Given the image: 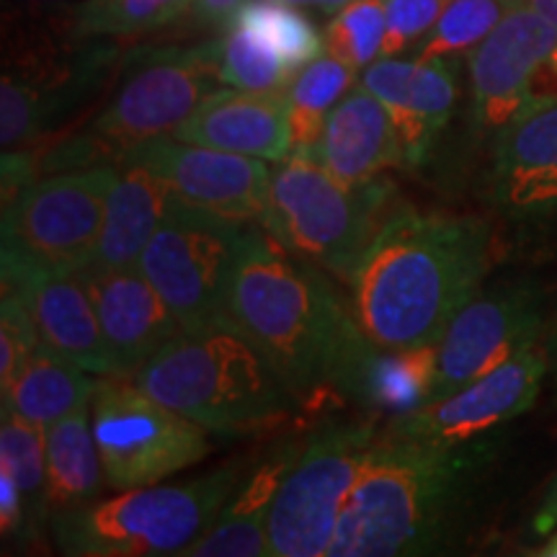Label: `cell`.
<instances>
[{"label": "cell", "mask_w": 557, "mask_h": 557, "mask_svg": "<svg viewBox=\"0 0 557 557\" xmlns=\"http://www.w3.org/2000/svg\"><path fill=\"white\" fill-rule=\"evenodd\" d=\"M194 0H86L73 13L78 37H137L191 11Z\"/></svg>", "instance_id": "1f68e13d"}, {"label": "cell", "mask_w": 557, "mask_h": 557, "mask_svg": "<svg viewBox=\"0 0 557 557\" xmlns=\"http://www.w3.org/2000/svg\"><path fill=\"white\" fill-rule=\"evenodd\" d=\"M308 438H287L253 465L205 537L186 557H263L269 553V513L276 491L295 468Z\"/></svg>", "instance_id": "7402d4cb"}, {"label": "cell", "mask_w": 557, "mask_h": 557, "mask_svg": "<svg viewBox=\"0 0 557 557\" xmlns=\"http://www.w3.org/2000/svg\"><path fill=\"white\" fill-rule=\"evenodd\" d=\"M491 267V225L400 209L351 276V310L377 348L438 344Z\"/></svg>", "instance_id": "7a4b0ae2"}, {"label": "cell", "mask_w": 557, "mask_h": 557, "mask_svg": "<svg viewBox=\"0 0 557 557\" xmlns=\"http://www.w3.org/2000/svg\"><path fill=\"white\" fill-rule=\"evenodd\" d=\"M555 527H557V475L553 478V483L547 485L545 496H542L540 508L532 521L534 534H549Z\"/></svg>", "instance_id": "74e56055"}, {"label": "cell", "mask_w": 557, "mask_h": 557, "mask_svg": "<svg viewBox=\"0 0 557 557\" xmlns=\"http://www.w3.org/2000/svg\"><path fill=\"white\" fill-rule=\"evenodd\" d=\"M387 34L385 0H351L331 18L325 29V52L351 67H367L382 54Z\"/></svg>", "instance_id": "d6a6232c"}, {"label": "cell", "mask_w": 557, "mask_h": 557, "mask_svg": "<svg viewBox=\"0 0 557 557\" xmlns=\"http://www.w3.org/2000/svg\"><path fill=\"white\" fill-rule=\"evenodd\" d=\"M96 380L58 351L39 344L9 393H3V413H18L37 426L50 429L52 423L86 406L94 398Z\"/></svg>", "instance_id": "d4e9b609"}, {"label": "cell", "mask_w": 557, "mask_h": 557, "mask_svg": "<svg viewBox=\"0 0 557 557\" xmlns=\"http://www.w3.org/2000/svg\"><path fill=\"white\" fill-rule=\"evenodd\" d=\"M90 410L103 480L111 491L156 485L212 451L209 429L152 398L132 377L101 374Z\"/></svg>", "instance_id": "52a82bcc"}, {"label": "cell", "mask_w": 557, "mask_h": 557, "mask_svg": "<svg viewBox=\"0 0 557 557\" xmlns=\"http://www.w3.org/2000/svg\"><path fill=\"white\" fill-rule=\"evenodd\" d=\"M176 194L148 165L120 158L116 181L107 199V214L96 246V267H137L139 256L169 212Z\"/></svg>", "instance_id": "603a6c76"}, {"label": "cell", "mask_w": 557, "mask_h": 557, "mask_svg": "<svg viewBox=\"0 0 557 557\" xmlns=\"http://www.w3.org/2000/svg\"><path fill=\"white\" fill-rule=\"evenodd\" d=\"M436 346L377 348L367 377V406H377L395 416L426 406L436 382Z\"/></svg>", "instance_id": "4316f807"}, {"label": "cell", "mask_w": 557, "mask_h": 557, "mask_svg": "<svg viewBox=\"0 0 557 557\" xmlns=\"http://www.w3.org/2000/svg\"><path fill=\"white\" fill-rule=\"evenodd\" d=\"M542 325L545 295L534 284H504L472 297L438 341L431 400L447 398L524 348L537 346Z\"/></svg>", "instance_id": "7c38bea8"}, {"label": "cell", "mask_w": 557, "mask_h": 557, "mask_svg": "<svg viewBox=\"0 0 557 557\" xmlns=\"http://www.w3.org/2000/svg\"><path fill=\"white\" fill-rule=\"evenodd\" d=\"M227 320L267 354L297 403L329 395L364 403L377 346L315 263L297 261L269 230H243Z\"/></svg>", "instance_id": "6da1fadb"}, {"label": "cell", "mask_w": 557, "mask_h": 557, "mask_svg": "<svg viewBox=\"0 0 557 557\" xmlns=\"http://www.w3.org/2000/svg\"><path fill=\"white\" fill-rule=\"evenodd\" d=\"M233 24L246 26L261 41H267L295 73L325 52V34H320L315 24L302 11H297V5L284 0H246L235 13Z\"/></svg>", "instance_id": "83f0119b"}, {"label": "cell", "mask_w": 557, "mask_h": 557, "mask_svg": "<svg viewBox=\"0 0 557 557\" xmlns=\"http://www.w3.org/2000/svg\"><path fill=\"white\" fill-rule=\"evenodd\" d=\"M41 344L37 325L18 295L3 289L0 302V395L9 393L13 380Z\"/></svg>", "instance_id": "836d02e7"}, {"label": "cell", "mask_w": 557, "mask_h": 557, "mask_svg": "<svg viewBox=\"0 0 557 557\" xmlns=\"http://www.w3.org/2000/svg\"><path fill=\"white\" fill-rule=\"evenodd\" d=\"M78 276L99 315L116 377H135L184 331L139 267L109 269L88 263Z\"/></svg>", "instance_id": "e0dca14e"}, {"label": "cell", "mask_w": 557, "mask_h": 557, "mask_svg": "<svg viewBox=\"0 0 557 557\" xmlns=\"http://www.w3.org/2000/svg\"><path fill=\"white\" fill-rule=\"evenodd\" d=\"M545 351H547V359H549V361H553V364L557 367V320H555L553 331H549V336H547Z\"/></svg>", "instance_id": "60d3db41"}, {"label": "cell", "mask_w": 557, "mask_h": 557, "mask_svg": "<svg viewBox=\"0 0 557 557\" xmlns=\"http://www.w3.org/2000/svg\"><path fill=\"white\" fill-rule=\"evenodd\" d=\"M527 0H449L426 37L418 41L416 58H459L475 47Z\"/></svg>", "instance_id": "f1b7e54d"}, {"label": "cell", "mask_w": 557, "mask_h": 557, "mask_svg": "<svg viewBox=\"0 0 557 557\" xmlns=\"http://www.w3.org/2000/svg\"><path fill=\"white\" fill-rule=\"evenodd\" d=\"M557 47V26L521 3L468 54L472 122L496 139L534 101L540 75Z\"/></svg>", "instance_id": "4fadbf2b"}, {"label": "cell", "mask_w": 557, "mask_h": 557, "mask_svg": "<svg viewBox=\"0 0 557 557\" xmlns=\"http://www.w3.org/2000/svg\"><path fill=\"white\" fill-rule=\"evenodd\" d=\"M459 447L389 434L369 449L333 534L331 557L423 555L442 545L462 496Z\"/></svg>", "instance_id": "3957f363"}, {"label": "cell", "mask_w": 557, "mask_h": 557, "mask_svg": "<svg viewBox=\"0 0 557 557\" xmlns=\"http://www.w3.org/2000/svg\"><path fill=\"white\" fill-rule=\"evenodd\" d=\"M246 225L173 199L137 267L184 331L227 318V292Z\"/></svg>", "instance_id": "ba28073f"}, {"label": "cell", "mask_w": 557, "mask_h": 557, "mask_svg": "<svg viewBox=\"0 0 557 557\" xmlns=\"http://www.w3.org/2000/svg\"><path fill=\"white\" fill-rule=\"evenodd\" d=\"M124 156L148 165L178 199L243 222L267 220L271 171L261 158L205 148L176 137H152Z\"/></svg>", "instance_id": "9a60e30c"}, {"label": "cell", "mask_w": 557, "mask_h": 557, "mask_svg": "<svg viewBox=\"0 0 557 557\" xmlns=\"http://www.w3.org/2000/svg\"><path fill=\"white\" fill-rule=\"evenodd\" d=\"M114 181V165L29 181L5 201L3 248L78 274L94 261Z\"/></svg>", "instance_id": "30bf717a"}, {"label": "cell", "mask_w": 557, "mask_h": 557, "mask_svg": "<svg viewBox=\"0 0 557 557\" xmlns=\"http://www.w3.org/2000/svg\"><path fill=\"white\" fill-rule=\"evenodd\" d=\"M173 137L278 163L292 152L289 96L238 88L214 90Z\"/></svg>", "instance_id": "ffe728a7"}, {"label": "cell", "mask_w": 557, "mask_h": 557, "mask_svg": "<svg viewBox=\"0 0 557 557\" xmlns=\"http://www.w3.org/2000/svg\"><path fill=\"white\" fill-rule=\"evenodd\" d=\"M493 199L513 218L557 214V96H542L493 139Z\"/></svg>", "instance_id": "d6986e66"}, {"label": "cell", "mask_w": 557, "mask_h": 557, "mask_svg": "<svg viewBox=\"0 0 557 557\" xmlns=\"http://www.w3.org/2000/svg\"><path fill=\"white\" fill-rule=\"evenodd\" d=\"M389 186L344 184L315 150H292L271 171L263 225L289 253L351 282L382 225L389 220Z\"/></svg>", "instance_id": "8992f818"}, {"label": "cell", "mask_w": 557, "mask_h": 557, "mask_svg": "<svg viewBox=\"0 0 557 557\" xmlns=\"http://www.w3.org/2000/svg\"><path fill=\"white\" fill-rule=\"evenodd\" d=\"M387 34L382 58H398L400 52L418 47L447 9L449 0H385Z\"/></svg>", "instance_id": "e575fe53"}, {"label": "cell", "mask_w": 557, "mask_h": 557, "mask_svg": "<svg viewBox=\"0 0 557 557\" xmlns=\"http://www.w3.org/2000/svg\"><path fill=\"white\" fill-rule=\"evenodd\" d=\"M529 5H532V9H537L542 16H545L547 21H553V24L557 26V0H529ZM547 73H553V78H557V47H555L553 58H549V62H547Z\"/></svg>", "instance_id": "ab89813d"}, {"label": "cell", "mask_w": 557, "mask_h": 557, "mask_svg": "<svg viewBox=\"0 0 557 557\" xmlns=\"http://www.w3.org/2000/svg\"><path fill=\"white\" fill-rule=\"evenodd\" d=\"M354 81H357V67L331 52H323L299 70L287 90L292 150L318 148L331 111L351 90Z\"/></svg>", "instance_id": "484cf974"}, {"label": "cell", "mask_w": 557, "mask_h": 557, "mask_svg": "<svg viewBox=\"0 0 557 557\" xmlns=\"http://www.w3.org/2000/svg\"><path fill=\"white\" fill-rule=\"evenodd\" d=\"M295 70L240 24H230L220 37V78L225 86L256 94H287Z\"/></svg>", "instance_id": "f546056e"}, {"label": "cell", "mask_w": 557, "mask_h": 557, "mask_svg": "<svg viewBox=\"0 0 557 557\" xmlns=\"http://www.w3.org/2000/svg\"><path fill=\"white\" fill-rule=\"evenodd\" d=\"M549 367L545 348L529 346L493 372L442 400L395 416L389 434L436 447H465L472 438L504 426L537 403Z\"/></svg>", "instance_id": "5bb4252c"}, {"label": "cell", "mask_w": 557, "mask_h": 557, "mask_svg": "<svg viewBox=\"0 0 557 557\" xmlns=\"http://www.w3.org/2000/svg\"><path fill=\"white\" fill-rule=\"evenodd\" d=\"M26 519H29V513H26L21 487L9 472L0 470V529H3V537L18 534L21 529H24Z\"/></svg>", "instance_id": "d590c367"}, {"label": "cell", "mask_w": 557, "mask_h": 557, "mask_svg": "<svg viewBox=\"0 0 557 557\" xmlns=\"http://www.w3.org/2000/svg\"><path fill=\"white\" fill-rule=\"evenodd\" d=\"M374 442V426L369 423H336L308 438L271 504V555H329L341 511Z\"/></svg>", "instance_id": "9c48e42d"}, {"label": "cell", "mask_w": 557, "mask_h": 557, "mask_svg": "<svg viewBox=\"0 0 557 557\" xmlns=\"http://www.w3.org/2000/svg\"><path fill=\"white\" fill-rule=\"evenodd\" d=\"M315 152L344 184H367L382 171L406 165L393 116L361 86L348 90L331 111Z\"/></svg>", "instance_id": "44dd1931"}, {"label": "cell", "mask_w": 557, "mask_h": 557, "mask_svg": "<svg viewBox=\"0 0 557 557\" xmlns=\"http://www.w3.org/2000/svg\"><path fill=\"white\" fill-rule=\"evenodd\" d=\"M3 289L21 297L47 348L90 374H114L99 315L78 274L3 248Z\"/></svg>", "instance_id": "2e32d148"}, {"label": "cell", "mask_w": 557, "mask_h": 557, "mask_svg": "<svg viewBox=\"0 0 557 557\" xmlns=\"http://www.w3.org/2000/svg\"><path fill=\"white\" fill-rule=\"evenodd\" d=\"M132 380L209 431L263 426L297 403L267 354L227 318L181 331Z\"/></svg>", "instance_id": "277c9868"}, {"label": "cell", "mask_w": 557, "mask_h": 557, "mask_svg": "<svg viewBox=\"0 0 557 557\" xmlns=\"http://www.w3.org/2000/svg\"><path fill=\"white\" fill-rule=\"evenodd\" d=\"M246 459L181 485H145L120 496L54 513L50 527L60 553L75 557L186 555L205 537L246 480Z\"/></svg>", "instance_id": "5b68a950"}, {"label": "cell", "mask_w": 557, "mask_h": 557, "mask_svg": "<svg viewBox=\"0 0 557 557\" xmlns=\"http://www.w3.org/2000/svg\"><path fill=\"white\" fill-rule=\"evenodd\" d=\"M537 555H542V557H557V532H555V529H553V532H549V540L545 542V547H542Z\"/></svg>", "instance_id": "b9f144b4"}, {"label": "cell", "mask_w": 557, "mask_h": 557, "mask_svg": "<svg viewBox=\"0 0 557 557\" xmlns=\"http://www.w3.org/2000/svg\"><path fill=\"white\" fill-rule=\"evenodd\" d=\"M359 86L393 116L406 165L426 160L436 137L455 114L459 83L457 58H382L364 67Z\"/></svg>", "instance_id": "ac0fdd59"}, {"label": "cell", "mask_w": 557, "mask_h": 557, "mask_svg": "<svg viewBox=\"0 0 557 557\" xmlns=\"http://www.w3.org/2000/svg\"><path fill=\"white\" fill-rule=\"evenodd\" d=\"M246 0H194L191 11L197 13L199 21H205L209 26H220L227 29L233 24L235 13L243 9Z\"/></svg>", "instance_id": "8d00e7d4"}, {"label": "cell", "mask_w": 557, "mask_h": 557, "mask_svg": "<svg viewBox=\"0 0 557 557\" xmlns=\"http://www.w3.org/2000/svg\"><path fill=\"white\" fill-rule=\"evenodd\" d=\"M0 470L16 480L29 524L45 519L47 487V429L5 410L0 423Z\"/></svg>", "instance_id": "4dcf8cb0"}, {"label": "cell", "mask_w": 557, "mask_h": 557, "mask_svg": "<svg viewBox=\"0 0 557 557\" xmlns=\"http://www.w3.org/2000/svg\"><path fill=\"white\" fill-rule=\"evenodd\" d=\"M284 3L297 5V9H315L325 16H336L341 9H346L351 0H284Z\"/></svg>", "instance_id": "f35d334b"}, {"label": "cell", "mask_w": 557, "mask_h": 557, "mask_svg": "<svg viewBox=\"0 0 557 557\" xmlns=\"http://www.w3.org/2000/svg\"><path fill=\"white\" fill-rule=\"evenodd\" d=\"M220 83V39L150 52L124 75L90 137L122 158L145 139L173 135Z\"/></svg>", "instance_id": "8fae6325"}, {"label": "cell", "mask_w": 557, "mask_h": 557, "mask_svg": "<svg viewBox=\"0 0 557 557\" xmlns=\"http://www.w3.org/2000/svg\"><path fill=\"white\" fill-rule=\"evenodd\" d=\"M90 403L47 429V487L45 513H65L94 504L103 480V465L96 447Z\"/></svg>", "instance_id": "cb8c5ba5"}]
</instances>
